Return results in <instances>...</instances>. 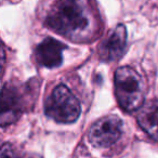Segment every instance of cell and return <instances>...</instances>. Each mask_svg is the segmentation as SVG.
Segmentation results:
<instances>
[{"label":"cell","mask_w":158,"mask_h":158,"mask_svg":"<svg viewBox=\"0 0 158 158\" xmlns=\"http://www.w3.org/2000/svg\"><path fill=\"white\" fill-rule=\"evenodd\" d=\"M46 25L72 41H89L99 33V14L92 0H57Z\"/></svg>","instance_id":"1"},{"label":"cell","mask_w":158,"mask_h":158,"mask_svg":"<svg viewBox=\"0 0 158 158\" xmlns=\"http://www.w3.org/2000/svg\"><path fill=\"white\" fill-rule=\"evenodd\" d=\"M115 93L123 110L131 113L140 110L145 95L142 77L129 66L118 68L115 73Z\"/></svg>","instance_id":"2"},{"label":"cell","mask_w":158,"mask_h":158,"mask_svg":"<svg viewBox=\"0 0 158 158\" xmlns=\"http://www.w3.org/2000/svg\"><path fill=\"white\" fill-rule=\"evenodd\" d=\"M80 110L78 99L64 85L57 86L46 102V114L60 123H74Z\"/></svg>","instance_id":"3"},{"label":"cell","mask_w":158,"mask_h":158,"mask_svg":"<svg viewBox=\"0 0 158 158\" xmlns=\"http://www.w3.org/2000/svg\"><path fill=\"white\" fill-rule=\"evenodd\" d=\"M25 110V94L19 86L6 85L0 90V126L14 123Z\"/></svg>","instance_id":"4"},{"label":"cell","mask_w":158,"mask_h":158,"mask_svg":"<svg viewBox=\"0 0 158 158\" xmlns=\"http://www.w3.org/2000/svg\"><path fill=\"white\" fill-rule=\"evenodd\" d=\"M123 134V120L117 116H106L98 120L89 131V140L95 147H108Z\"/></svg>","instance_id":"5"},{"label":"cell","mask_w":158,"mask_h":158,"mask_svg":"<svg viewBox=\"0 0 158 158\" xmlns=\"http://www.w3.org/2000/svg\"><path fill=\"white\" fill-rule=\"evenodd\" d=\"M127 44V31L123 25H118L101 44L99 54L104 62H113L121 57Z\"/></svg>","instance_id":"6"},{"label":"cell","mask_w":158,"mask_h":158,"mask_svg":"<svg viewBox=\"0 0 158 158\" xmlns=\"http://www.w3.org/2000/svg\"><path fill=\"white\" fill-rule=\"evenodd\" d=\"M65 44L53 38H46L41 41L35 51L36 61L44 67L53 68L61 65L63 61V51Z\"/></svg>","instance_id":"7"},{"label":"cell","mask_w":158,"mask_h":158,"mask_svg":"<svg viewBox=\"0 0 158 158\" xmlns=\"http://www.w3.org/2000/svg\"><path fill=\"white\" fill-rule=\"evenodd\" d=\"M138 123L153 140L158 141V99L142 105L138 114Z\"/></svg>","instance_id":"8"},{"label":"cell","mask_w":158,"mask_h":158,"mask_svg":"<svg viewBox=\"0 0 158 158\" xmlns=\"http://www.w3.org/2000/svg\"><path fill=\"white\" fill-rule=\"evenodd\" d=\"M0 158H20V155L13 144L7 143L0 147Z\"/></svg>","instance_id":"9"},{"label":"cell","mask_w":158,"mask_h":158,"mask_svg":"<svg viewBox=\"0 0 158 158\" xmlns=\"http://www.w3.org/2000/svg\"><path fill=\"white\" fill-rule=\"evenodd\" d=\"M5 63H6V51H5V47H3L2 42L0 41V74L2 72Z\"/></svg>","instance_id":"10"},{"label":"cell","mask_w":158,"mask_h":158,"mask_svg":"<svg viewBox=\"0 0 158 158\" xmlns=\"http://www.w3.org/2000/svg\"><path fill=\"white\" fill-rule=\"evenodd\" d=\"M26 158H41V157H39L38 155H29V156H27Z\"/></svg>","instance_id":"11"}]
</instances>
